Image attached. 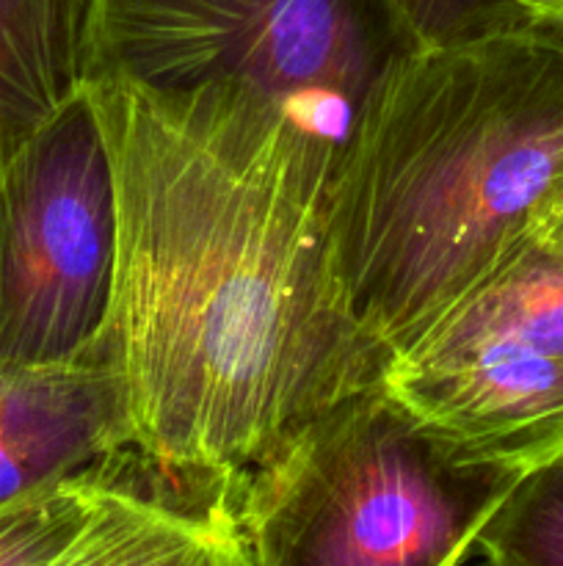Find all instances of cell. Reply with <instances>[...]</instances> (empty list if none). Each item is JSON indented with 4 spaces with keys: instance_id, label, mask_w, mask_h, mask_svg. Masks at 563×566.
Segmentation results:
<instances>
[{
    "instance_id": "6da1fadb",
    "label": "cell",
    "mask_w": 563,
    "mask_h": 566,
    "mask_svg": "<svg viewBox=\"0 0 563 566\" xmlns=\"http://www.w3.org/2000/svg\"><path fill=\"white\" fill-rule=\"evenodd\" d=\"M116 182L103 348L132 446L191 473H246L301 420L375 385L329 221L337 155L235 86L88 83Z\"/></svg>"
},
{
    "instance_id": "7a4b0ae2",
    "label": "cell",
    "mask_w": 563,
    "mask_h": 566,
    "mask_svg": "<svg viewBox=\"0 0 563 566\" xmlns=\"http://www.w3.org/2000/svg\"><path fill=\"white\" fill-rule=\"evenodd\" d=\"M561 175V31L522 17L386 70L329 191L342 282L386 357L489 271Z\"/></svg>"
},
{
    "instance_id": "3957f363",
    "label": "cell",
    "mask_w": 563,
    "mask_h": 566,
    "mask_svg": "<svg viewBox=\"0 0 563 566\" xmlns=\"http://www.w3.org/2000/svg\"><path fill=\"white\" fill-rule=\"evenodd\" d=\"M519 475L453 462L384 381L287 431L243 481L254 566H456Z\"/></svg>"
},
{
    "instance_id": "277c9868",
    "label": "cell",
    "mask_w": 563,
    "mask_h": 566,
    "mask_svg": "<svg viewBox=\"0 0 563 566\" xmlns=\"http://www.w3.org/2000/svg\"><path fill=\"white\" fill-rule=\"evenodd\" d=\"M408 48L390 0H97L88 83L243 88L340 160L368 97Z\"/></svg>"
},
{
    "instance_id": "5b68a950",
    "label": "cell",
    "mask_w": 563,
    "mask_h": 566,
    "mask_svg": "<svg viewBox=\"0 0 563 566\" xmlns=\"http://www.w3.org/2000/svg\"><path fill=\"white\" fill-rule=\"evenodd\" d=\"M381 381L464 468L522 475L563 453V175Z\"/></svg>"
},
{
    "instance_id": "8992f818",
    "label": "cell",
    "mask_w": 563,
    "mask_h": 566,
    "mask_svg": "<svg viewBox=\"0 0 563 566\" xmlns=\"http://www.w3.org/2000/svg\"><path fill=\"white\" fill-rule=\"evenodd\" d=\"M116 243L114 164L86 86L0 171V370L103 348Z\"/></svg>"
},
{
    "instance_id": "52a82bcc",
    "label": "cell",
    "mask_w": 563,
    "mask_h": 566,
    "mask_svg": "<svg viewBox=\"0 0 563 566\" xmlns=\"http://www.w3.org/2000/svg\"><path fill=\"white\" fill-rule=\"evenodd\" d=\"M243 481L125 442L0 506V566H254Z\"/></svg>"
},
{
    "instance_id": "ba28073f",
    "label": "cell",
    "mask_w": 563,
    "mask_h": 566,
    "mask_svg": "<svg viewBox=\"0 0 563 566\" xmlns=\"http://www.w3.org/2000/svg\"><path fill=\"white\" fill-rule=\"evenodd\" d=\"M130 440L125 385L105 348L0 370V506Z\"/></svg>"
},
{
    "instance_id": "9c48e42d",
    "label": "cell",
    "mask_w": 563,
    "mask_h": 566,
    "mask_svg": "<svg viewBox=\"0 0 563 566\" xmlns=\"http://www.w3.org/2000/svg\"><path fill=\"white\" fill-rule=\"evenodd\" d=\"M97 0H0V171L92 77Z\"/></svg>"
},
{
    "instance_id": "30bf717a",
    "label": "cell",
    "mask_w": 563,
    "mask_h": 566,
    "mask_svg": "<svg viewBox=\"0 0 563 566\" xmlns=\"http://www.w3.org/2000/svg\"><path fill=\"white\" fill-rule=\"evenodd\" d=\"M475 562L563 566V453L513 481L480 531Z\"/></svg>"
},
{
    "instance_id": "8fae6325",
    "label": "cell",
    "mask_w": 563,
    "mask_h": 566,
    "mask_svg": "<svg viewBox=\"0 0 563 566\" xmlns=\"http://www.w3.org/2000/svg\"><path fill=\"white\" fill-rule=\"evenodd\" d=\"M414 44H439L522 20L519 0H390Z\"/></svg>"
},
{
    "instance_id": "7c38bea8",
    "label": "cell",
    "mask_w": 563,
    "mask_h": 566,
    "mask_svg": "<svg viewBox=\"0 0 563 566\" xmlns=\"http://www.w3.org/2000/svg\"><path fill=\"white\" fill-rule=\"evenodd\" d=\"M519 11L530 22H539V25L563 33V0H519Z\"/></svg>"
}]
</instances>
